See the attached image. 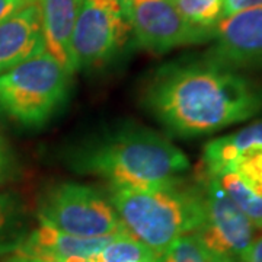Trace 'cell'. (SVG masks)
I'll return each instance as SVG.
<instances>
[{"label":"cell","mask_w":262,"mask_h":262,"mask_svg":"<svg viewBox=\"0 0 262 262\" xmlns=\"http://www.w3.org/2000/svg\"><path fill=\"white\" fill-rule=\"evenodd\" d=\"M60 262H98L94 258H79V256H72V258H66Z\"/></svg>","instance_id":"24"},{"label":"cell","mask_w":262,"mask_h":262,"mask_svg":"<svg viewBox=\"0 0 262 262\" xmlns=\"http://www.w3.org/2000/svg\"><path fill=\"white\" fill-rule=\"evenodd\" d=\"M72 75L47 51L0 75V115L25 128H41L70 96Z\"/></svg>","instance_id":"4"},{"label":"cell","mask_w":262,"mask_h":262,"mask_svg":"<svg viewBox=\"0 0 262 262\" xmlns=\"http://www.w3.org/2000/svg\"><path fill=\"white\" fill-rule=\"evenodd\" d=\"M143 102L170 134L200 137L259 115L262 84L203 56L162 66Z\"/></svg>","instance_id":"1"},{"label":"cell","mask_w":262,"mask_h":262,"mask_svg":"<svg viewBox=\"0 0 262 262\" xmlns=\"http://www.w3.org/2000/svg\"><path fill=\"white\" fill-rule=\"evenodd\" d=\"M204 56L236 72L262 70V8L223 18Z\"/></svg>","instance_id":"9"},{"label":"cell","mask_w":262,"mask_h":262,"mask_svg":"<svg viewBox=\"0 0 262 262\" xmlns=\"http://www.w3.org/2000/svg\"><path fill=\"white\" fill-rule=\"evenodd\" d=\"M262 150V120L208 141L203 151V172L217 177L242 156Z\"/></svg>","instance_id":"13"},{"label":"cell","mask_w":262,"mask_h":262,"mask_svg":"<svg viewBox=\"0 0 262 262\" xmlns=\"http://www.w3.org/2000/svg\"><path fill=\"white\" fill-rule=\"evenodd\" d=\"M67 165L110 188L144 189L182 179L189 160L158 131L134 122L120 124L70 150Z\"/></svg>","instance_id":"2"},{"label":"cell","mask_w":262,"mask_h":262,"mask_svg":"<svg viewBox=\"0 0 262 262\" xmlns=\"http://www.w3.org/2000/svg\"><path fill=\"white\" fill-rule=\"evenodd\" d=\"M110 200L128 233L159 256L179 237L195 233L203 222L198 181L179 179L144 189L110 188Z\"/></svg>","instance_id":"3"},{"label":"cell","mask_w":262,"mask_h":262,"mask_svg":"<svg viewBox=\"0 0 262 262\" xmlns=\"http://www.w3.org/2000/svg\"><path fill=\"white\" fill-rule=\"evenodd\" d=\"M189 25L214 32L225 18V0H170Z\"/></svg>","instance_id":"16"},{"label":"cell","mask_w":262,"mask_h":262,"mask_svg":"<svg viewBox=\"0 0 262 262\" xmlns=\"http://www.w3.org/2000/svg\"><path fill=\"white\" fill-rule=\"evenodd\" d=\"M39 222L79 237L130 234L101 189L77 182L51 185L38 203Z\"/></svg>","instance_id":"5"},{"label":"cell","mask_w":262,"mask_h":262,"mask_svg":"<svg viewBox=\"0 0 262 262\" xmlns=\"http://www.w3.org/2000/svg\"><path fill=\"white\" fill-rule=\"evenodd\" d=\"M255 8H262V0H225V18Z\"/></svg>","instance_id":"21"},{"label":"cell","mask_w":262,"mask_h":262,"mask_svg":"<svg viewBox=\"0 0 262 262\" xmlns=\"http://www.w3.org/2000/svg\"><path fill=\"white\" fill-rule=\"evenodd\" d=\"M203 194V222L195 234L215 253L245 262L255 241V227L214 177L198 175Z\"/></svg>","instance_id":"7"},{"label":"cell","mask_w":262,"mask_h":262,"mask_svg":"<svg viewBox=\"0 0 262 262\" xmlns=\"http://www.w3.org/2000/svg\"><path fill=\"white\" fill-rule=\"evenodd\" d=\"M245 262H262V234L255 237Z\"/></svg>","instance_id":"23"},{"label":"cell","mask_w":262,"mask_h":262,"mask_svg":"<svg viewBox=\"0 0 262 262\" xmlns=\"http://www.w3.org/2000/svg\"><path fill=\"white\" fill-rule=\"evenodd\" d=\"M42 27L46 51L73 75L75 63L72 37L75 29L79 0H35Z\"/></svg>","instance_id":"12"},{"label":"cell","mask_w":262,"mask_h":262,"mask_svg":"<svg viewBox=\"0 0 262 262\" xmlns=\"http://www.w3.org/2000/svg\"><path fill=\"white\" fill-rule=\"evenodd\" d=\"M158 262H233L211 251L195 233L179 237L159 256Z\"/></svg>","instance_id":"18"},{"label":"cell","mask_w":262,"mask_h":262,"mask_svg":"<svg viewBox=\"0 0 262 262\" xmlns=\"http://www.w3.org/2000/svg\"><path fill=\"white\" fill-rule=\"evenodd\" d=\"M44 51L41 16L35 2L0 24V75Z\"/></svg>","instance_id":"11"},{"label":"cell","mask_w":262,"mask_h":262,"mask_svg":"<svg viewBox=\"0 0 262 262\" xmlns=\"http://www.w3.org/2000/svg\"><path fill=\"white\" fill-rule=\"evenodd\" d=\"M98 262H158L159 255L131 234L115 236L94 258Z\"/></svg>","instance_id":"17"},{"label":"cell","mask_w":262,"mask_h":262,"mask_svg":"<svg viewBox=\"0 0 262 262\" xmlns=\"http://www.w3.org/2000/svg\"><path fill=\"white\" fill-rule=\"evenodd\" d=\"M131 35L121 0H79L72 37L75 72L110 64L120 57Z\"/></svg>","instance_id":"6"},{"label":"cell","mask_w":262,"mask_h":262,"mask_svg":"<svg viewBox=\"0 0 262 262\" xmlns=\"http://www.w3.org/2000/svg\"><path fill=\"white\" fill-rule=\"evenodd\" d=\"M256 230L262 232V195L256 194L236 173L225 172L214 177Z\"/></svg>","instance_id":"15"},{"label":"cell","mask_w":262,"mask_h":262,"mask_svg":"<svg viewBox=\"0 0 262 262\" xmlns=\"http://www.w3.org/2000/svg\"><path fill=\"white\" fill-rule=\"evenodd\" d=\"M29 233L27 207L16 194L0 189V255H10Z\"/></svg>","instance_id":"14"},{"label":"cell","mask_w":262,"mask_h":262,"mask_svg":"<svg viewBox=\"0 0 262 262\" xmlns=\"http://www.w3.org/2000/svg\"><path fill=\"white\" fill-rule=\"evenodd\" d=\"M226 172L236 173L248 187L262 195V150L234 160L233 165Z\"/></svg>","instance_id":"19"},{"label":"cell","mask_w":262,"mask_h":262,"mask_svg":"<svg viewBox=\"0 0 262 262\" xmlns=\"http://www.w3.org/2000/svg\"><path fill=\"white\" fill-rule=\"evenodd\" d=\"M35 0H0V24Z\"/></svg>","instance_id":"22"},{"label":"cell","mask_w":262,"mask_h":262,"mask_svg":"<svg viewBox=\"0 0 262 262\" xmlns=\"http://www.w3.org/2000/svg\"><path fill=\"white\" fill-rule=\"evenodd\" d=\"M136 42L163 54L185 46L211 41L214 32L189 25L170 0H121Z\"/></svg>","instance_id":"8"},{"label":"cell","mask_w":262,"mask_h":262,"mask_svg":"<svg viewBox=\"0 0 262 262\" xmlns=\"http://www.w3.org/2000/svg\"><path fill=\"white\" fill-rule=\"evenodd\" d=\"M120 236V234H118ZM115 236L105 237H79L67 234L51 225L39 222L37 229L31 230L12 256L24 259L60 262L66 258H95Z\"/></svg>","instance_id":"10"},{"label":"cell","mask_w":262,"mask_h":262,"mask_svg":"<svg viewBox=\"0 0 262 262\" xmlns=\"http://www.w3.org/2000/svg\"><path fill=\"white\" fill-rule=\"evenodd\" d=\"M15 175H16V160L6 140L0 134V185L15 178Z\"/></svg>","instance_id":"20"},{"label":"cell","mask_w":262,"mask_h":262,"mask_svg":"<svg viewBox=\"0 0 262 262\" xmlns=\"http://www.w3.org/2000/svg\"><path fill=\"white\" fill-rule=\"evenodd\" d=\"M5 262H47V261H38V259H24V258H16V256H12L9 255V258Z\"/></svg>","instance_id":"25"}]
</instances>
